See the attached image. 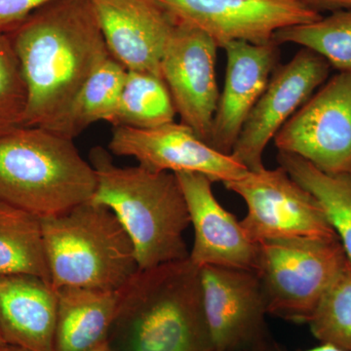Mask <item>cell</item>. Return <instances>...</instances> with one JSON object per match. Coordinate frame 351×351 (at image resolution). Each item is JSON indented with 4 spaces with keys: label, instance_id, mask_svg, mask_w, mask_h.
Wrapping results in <instances>:
<instances>
[{
    "label": "cell",
    "instance_id": "obj_20",
    "mask_svg": "<svg viewBox=\"0 0 351 351\" xmlns=\"http://www.w3.org/2000/svg\"><path fill=\"white\" fill-rule=\"evenodd\" d=\"M279 166L315 196L351 262V174L329 175L302 157L278 152Z\"/></svg>",
    "mask_w": 351,
    "mask_h": 351
},
{
    "label": "cell",
    "instance_id": "obj_13",
    "mask_svg": "<svg viewBox=\"0 0 351 351\" xmlns=\"http://www.w3.org/2000/svg\"><path fill=\"white\" fill-rule=\"evenodd\" d=\"M108 149L115 156L133 157L149 170L198 173L213 182L226 184L248 173L232 156L216 151L182 122L152 129L113 126Z\"/></svg>",
    "mask_w": 351,
    "mask_h": 351
},
{
    "label": "cell",
    "instance_id": "obj_22",
    "mask_svg": "<svg viewBox=\"0 0 351 351\" xmlns=\"http://www.w3.org/2000/svg\"><path fill=\"white\" fill-rule=\"evenodd\" d=\"M177 110L161 76L147 71H127L125 84L113 126L152 129L174 122Z\"/></svg>",
    "mask_w": 351,
    "mask_h": 351
},
{
    "label": "cell",
    "instance_id": "obj_5",
    "mask_svg": "<svg viewBox=\"0 0 351 351\" xmlns=\"http://www.w3.org/2000/svg\"><path fill=\"white\" fill-rule=\"evenodd\" d=\"M53 287L115 290L140 270L135 247L114 214L91 201L41 218Z\"/></svg>",
    "mask_w": 351,
    "mask_h": 351
},
{
    "label": "cell",
    "instance_id": "obj_27",
    "mask_svg": "<svg viewBox=\"0 0 351 351\" xmlns=\"http://www.w3.org/2000/svg\"><path fill=\"white\" fill-rule=\"evenodd\" d=\"M304 5L317 13L351 10V0H300Z\"/></svg>",
    "mask_w": 351,
    "mask_h": 351
},
{
    "label": "cell",
    "instance_id": "obj_12",
    "mask_svg": "<svg viewBox=\"0 0 351 351\" xmlns=\"http://www.w3.org/2000/svg\"><path fill=\"white\" fill-rule=\"evenodd\" d=\"M178 20L199 27L219 48L232 41L267 44L284 27L323 17L300 0H157Z\"/></svg>",
    "mask_w": 351,
    "mask_h": 351
},
{
    "label": "cell",
    "instance_id": "obj_1",
    "mask_svg": "<svg viewBox=\"0 0 351 351\" xmlns=\"http://www.w3.org/2000/svg\"><path fill=\"white\" fill-rule=\"evenodd\" d=\"M7 34L27 86L23 127L59 134L80 88L110 57L91 0H54Z\"/></svg>",
    "mask_w": 351,
    "mask_h": 351
},
{
    "label": "cell",
    "instance_id": "obj_4",
    "mask_svg": "<svg viewBox=\"0 0 351 351\" xmlns=\"http://www.w3.org/2000/svg\"><path fill=\"white\" fill-rule=\"evenodd\" d=\"M97 188L93 166L73 138L40 127L0 135V197L39 218L88 202Z\"/></svg>",
    "mask_w": 351,
    "mask_h": 351
},
{
    "label": "cell",
    "instance_id": "obj_28",
    "mask_svg": "<svg viewBox=\"0 0 351 351\" xmlns=\"http://www.w3.org/2000/svg\"><path fill=\"white\" fill-rule=\"evenodd\" d=\"M282 351V350H280ZM302 351H348L341 350V348H335V346L330 345H324V343H321L319 346H316V348H311V350H302Z\"/></svg>",
    "mask_w": 351,
    "mask_h": 351
},
{
    "label": "cell",
    "instance_id": "obj_17",
    "mask_svg": "<svg viewBox=\"0 0 351 351\" xmlns=\"http://www.w3.org/2000/svg\"><path fill=\"white\" fill-rule=\"evenodd\" d=\"M57 290L31 274H0V332L25 351H54Z\"/></svg>",
    "mask_w": 351,
    "mask_h": 351
},
{
    "label": "cell",
    "instance_id": "obj_11",
    "mask_svg": "<svg viewBox=\"0 0 351 351\" xmlns=\"http://www.w3.org/2000/svg\"><path fill=\"white\" fill-rule=\"evenodd\" d=\"M218 45L199 27L178 20L160 71L184 125L209 144L219 101L216 78Z\"/></svg>",
    "mask_w": 351,
    "mask_h": 351
},
{
    "label": "cell",
    "instance_id": "obj_6",
    "mask_svg": "<svg viewBox=\"0 0 351 351\" xmlns=\"http://www.w3.org/2000/svg\"><path fill=\"white\" fill-rule=\"evenodd\" d=\"M348 260L339 237H291L258 243L256 274L269 315L308 323Z\"/></svg>",
    "mask_w": 351,
    "mask_h": 351
},
{
    "label": "cell",
    "instance_id": "obj_24",
    "mask_svg": "<svg viewBox=\"0 0 351 351\" xmlns=\"http://www.w3.org/2000/svg\"><path fill=\"white\" fill-rule=\"evenodd\" d=\"M307 324L321 343L351 351V262L348 258Z\"/></svg>",
    "mask_w": 351,
    "mask_h": 351
},
{
    "label": "cell",
    "instance_id": "obj_18",
    "mask_svg": "<svg viewBox=\"0 0 351 351\" xmlns=\"http://www.w3.org/2000/svg\"><path fill=\"white\" fill-rule=\"evenodd\" d=\"M126 289H58L54 351H89L107 339Z\"/></svg>",
    "mask_w": 351,
    "mask_h": 351
},
{
    "label": "cell",
    "instance_id": "obj_31",
    "mask_svg": "<svg viewBox=\"0 0 351 351\" xmlns=\"http://www.w3.org/2000/svg\"><path fill=\"white\" fill-rule=\"evenodd\" d=\"M7 343H5V341H4L3 337H2L1 332H0V348L1 346H5Z\"/></svg>",
    "mask_w": 351,
    "mask_h": 351
},
{
    "label": "cell",
    "instance_id": "obj_3",
    "mask_svg": "<svg viewBox=\"0 0 351 351\" xmlns=\"http://www.w3.org/2000/svg\"><path fill=\"white\" fill-rule=\"evenodd\" d=\"M112 351H214L199 269L189 258L138 270L108 337Z\"/></svg>",
    "mask_w": 351,
    "mask_h": 351
},
{
    "label": "cell",
    "instance_id": "obj_21",
    "mask_svg": "<svg viewBox=\"0 0 351 351\" xmlns=\"http://www.w3.org/2000/svg\"><path fill=\"white\" fill-rule=\"evenodd\" d=\"M127 69L112 56L88 77L76 95L60 135L73 138L98 121L112 122L125 84Z\"/></svg>",
    "mask_w": 351,
    "mask_h": 351
},
{
    "label": "cell",
    "instance_id": "obj_2",
    "mask_svg": "<svg viewBox=\"0 0 351 351\" xmlns=\"http://www.w3.org/2000/svg\"><path fill=\"white\" fill-rule=\"evenodd\" d=\"M89 157L97 177L90 201L119 219L135 247L138 269L189 258L184 233L191 219L177 176L142 165L119 167L101 147L92 149Z\"/></svg>",
    "mask_w": 351,
    "mask_h": 351
},
{
    "label": "cell",
    "instance_id": "obj_7",
    "mask_svg": "<svg viewBox=\"0 0 351 351\" xmlns=\"http://www.w3.org/2000/svg\"><path fill=\"white\" fill-rule=\"evenodd\" d=\"M223 184L246 203L247 215L240 223L255 243L291 237H338L315 196L281 166L248 171Z\"/></svg>",
    "mask_w": 351,
    "mask_h": 351
},
{
    "label": "cell",
    "instance_id": "obj_9",
    "mask_svg": "<svg viewBox=\"0 0 351 351\" xmlns=\"http://www.w3.org/2000/svg\"><path fill=\"white\" fill-rule=\"evenodd\" d=\"M278 152L329 175L351 174V71L332 76L274 138Z\"/></svg>",
    "mask_w": 351,
    "mask_h": 351
},
{
    "label": "cell",
    "instance_id": "obj_19",
    "mask_svg": "<svg viewBox=\"0 0 351 351\" xmlns=\"http://www.w3.org/2000/svg\"><path fill=\"white\" fill-rule=\"evenodd\" d=\"M16 274L51 283L41 218L0 197V274Z\"/></svg>",
    "mask_w": 351,
    "mask_h": 351
},
{
    "label": "cell",
    "instance_id": "obj_25",
    "mask_svg": "<svg viewBox=\"0 0 351 351\" xmlns=\"http://www.w3.org/2000/svg\"><path fill=\"white\" fill-rule=\"evenodd\" d=\"M27 86L8 34L0 32V135L23 127Z\"/></svg>",
    "mask_w": 351,
    "mask_h": 351
},
{
    "label": "cell",
    "instance_id": "obj_14",
    "mask_svg": "<svg viewBox=\"0 0 351 351\" xmlns=\"http://www.w3.org/2000/svg\"><path fill=\"white\" fill-rule=\"evenodd\" d=\"M91 1L110 56L127 71L161 76V60L177 18L157 0Z\"/></svg>",
    "mask_w": 351,
    "mask_h": 351
},
{
    "label": "cell",
    "instance_id": "obj_23",
    "mask_svg": "<svg viewBox=\"0 0 351 351\" xmlns=\"http://www.w3.org/2000/svg\"><path fill=\"white\" fill-rule=\"evenodd\" d=\"M274 41L294 43L318 53L339 73L351 71V10L337 11L308 24L277 31Z\"/></svg>",
    "mask_w": 351,
    "mask_h": 351
},
{
    "label": "cell",
    "instance_id": "obj_26",
    "mask_svg": "<svg viewBox=\"0 0 351 351\" xmlns=\"http://www.w3.org/2000/svg\"><path fill=\"white\" fill-rule=\"evenodd\" d=\"M54 0H0V32L9 34L34 11Z\"/></svg>",
    "mask_w": 351,
    "mask_h": 351
},
{
    "label": "cell",
    "instance_id": "obj_10",
    "mask_svg": "<svg viewBox=\"0 0 351 351\" xmlns=\"http://www.w3.org/2000/svg\"><path fill=\"white\" fill-rule=\"evenodd\" d=\"M331 69L321 55L304 47L288 63L278 64L247 117L230 156L248 171L265 168L263 156L270 141L327 82Z\"/></svg>",
    "mask_w": 351,
    "mask_h": 351
},
{
    "label": "cell",
    "instance_id": "obj_30",
    "mask_svg": "<svg viewBox=\"0 0 351 351\" xmlns=\"http://www.w3.org/2000/svg\"><path fill=\"white\" fill-rule=\"evenodd\" d=\"M0 351H25V350H21V348H17V346L5 345V346H1V348H0Z\"/></svg>",
    "mask_w": 351,
    "mask_h": 351
},
{
    "label": "cell",
    "instance_id": "obj_29",
    "mask_svg": "<svg viewBox=\"0 0 351 351\" xmlns=\"http://www.w3.org/2000/svg\"><path fill=\"white\" fill-rule=\"evenodd\" d=\"M89 351H112V348H110V343H108L107 339H105V341H101V343H99L98 346H95V348H92V350Z\"/></svg>",
    "mask_w": 351,
    "mask_h": 351
},
{
    "label": "cell",
    "instance_id": "obj_8",
    "mask_svg": "<svg viewBox=\"0 0 351 351\" xmlns=\"http://www.w3.org/2000/svg\"><path fill=\"white\" fill-rule=\"evenodd\" d=\"M203 313L214 351H280L267 325V302L255 270L200 267Z\"/></svg>",
    "mask_w": 351,
    "mask_h": 351
},
{
    "label": "cell",
    "instance_id": "obj_16",
    "mask_svg": "<svg viewBox=\"0 0 351 351\" xmlns=\"http://www.w3.org/2000/svg\"><path fill=\"white\" fill-rule=\"evenodd\" d=\"M223 49L226 56L225 84L219 93L209 145L230 156L247 117L265 91L279 64V45L232 41Z\"/></svg>",
    "mask_w": 351,
    "mask_h": 351
},
{
    "label": "cell",
    "instance_id": "obj_15",
    "mask_svg": "<svg viewBox=\"0 0 351 351\" xmlns=\"http://www.w3.org/2000/svg\"><path fill=\"white\" fill-rule=\"evenodd\" d=\"M188 205L191 226L195 232L189 260L198 269L213 267L255 270L258 243L252 241L237 217L215 197L206 176L176 173Z\"/></svg>",
    "mask_w": 351,
    "mask_h": 351
}]
</instances>
